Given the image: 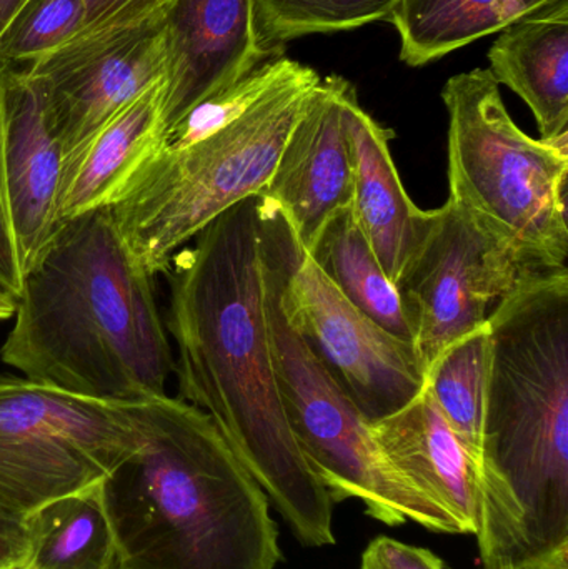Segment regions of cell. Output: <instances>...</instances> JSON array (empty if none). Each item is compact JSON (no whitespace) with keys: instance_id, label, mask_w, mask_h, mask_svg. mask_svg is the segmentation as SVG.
<instances>
[{"instance_id":"6da1fadb","label":"cell","mask_w":568,"mask_h":569,"mask_svg":"<svg viewBox=\"0 0 568 569\" xmlns=\"http://www.w3.org/2000/svg\"><path fill=\"white\" fill-rule=\"evenodd\" d=\"M189 243L166 270L179 398L212 418L300 543L330 547L333 503L297 447L277 385L259 196Z\"/></svg>"},{"instance_id":"7a4b0ae2","label":"cell","mask_w":568,"mask_h":569,"mask_svg":"<svg viewBox=\"0 0 568 569\" xmlns=\"http://www.w3.org/2000/svg\"><path fill=\"white\" fill-rule=\"evenodd\" d=\"M152 279L110 207L60 223L23 272L0 358L23 378L72 393L163 397L176 360Z\"/></svg>"},{"instance_id":"3957f363","label":"cell","mask_w":568,"mask_h":569,"mask_svg":"<svg viewBox=\"0 0 568 569\" xmlns=\"http://www.w3.org/2000/svg\"><path fill=\"white\" fill-rule=\"evenodd\" d=\"M489 328L480 561L568 569V272L504 298Z\"/></svg>"},{"instance_id":"277c9868","label":"cell","mask_w":568,"mask_h":569,"mask_svg":"<svg viewBox=\"0 0 568 569\" xmlns=\"http://www.w3.org/2000/svg\"><path fill=\"white\" fill-rule=\"evenodd\" d=\"M133 408L139 447L100 483L117 569H277L269 498L212 418L169 395Z\"/></svg>"},{"instance_id":"5b68a950","label":"cell","mask_w":568,"mask_h":569,"mask_svg":"<svg viewBox=\"0 0 568 569\" xmlns=\"http://www.w3.org/2000/svg\"><path fill=\"white\" fill-rule=\"evenodd\" d=\"M322 77L287 59L276 82L232 122L183 150L160 149L112 209L130 249L152 276L210 222L266 192L307 97Z\"/></svg>"},{"instance_id":"8992f818","label":"cell","mask_w":568,"mask_h":569,"mask_svg":"<svg viewBox=\"0 0 568 569\" xmlns=\"http://www.w3.org/2000/svg\"><path fill=\"white\" fill-rule=\"evenodd\" d=\"M450 196L477 226L544 272H568V142L519 129L489 69L447 80Z\"/></svg>"},{"instance_id":"52a82bcc","label":"cell","mask_w":568,"mask_h":569,"mask_svg":"<svg viewBox=\"0 0 568 569\" xmlns=\"http://www.w3.org/2000/svg\"><path fill=\"white\" fill-rule=\"evenodd\" d=\"M262 243L277 385L287 423L307 467L333 505L356 498L362 501L370 518L387 527L413 521L434 533L462 535L442 508L390 467L366 418L290 330L280 311L279 279L263 236Z\"/></svg>"},{"instance_id":"ba28073f","label":"cell","mask_w":568,"mask_h":569,"mask_svg":"<svg viewBox=\"0 0 568 569\" xmlns=\"http://www.w3.org/2000/svg\"><path fill=\"white\" fill-rule=\"evenodd\" d=\"M139 440L133 401L0 375V505L22 517L102 483Z\"/></svg>"},{"instance_id":"9c48e42d","label":"cell","mask_w":568,"mask_h":569,"mask_svg":"<svg viewBox=\"0 0 568 569\" xmlns=\"http://www.w3.org/2000/svg\"><path fill=\"white\" fill-rule=\"evenodd\" d=\"M260 229L279 279V305L290 330L319 360L367 423L409 405L426 385L412 345L357 310L297 240L282 210L259 196Z\"/></svg>"},{"instance_id":"30bf717a","label":"cell","mask_w":568,"mask_h":569,"mask_svg":"<svg viewBox=\"0 0 568 569\" xmlns=\"http://www.w3.org/2000/svg\"><path fill=\"white\" fill-rule=\"evenodd\" d=\"M550 276L556 273L524 262L452 200L434 210L429 233L397 283L423 373L454 341L486 327L499 301Z\"/></svg>"},{"instance_id":"8fae6325","label":"cell","mask_w":568,"mask_h":569,"mask_svg":"<svg viewBox=\"0 0 568 569\" xmlns=\"http://www.w3.org/2000/svg\"><path fill=\"white\" fill-rule=\"evenodd\" d=\"M63 162L110 119L166 77L162 9L132 26L70 40L27 63Z\"/></svg>"},{"instance_id":"7c38bea8","label":"cell","mask_w":568,"mask_h":569,"mask_svg":"<svg viewBox=\"0 0 568 569\" xmlns=\"http://www.w3.org/2000/svg\"><path fill=\"white\" fill-rule=\"evenodd\" d=\"M162 22L163 137L197 103L276 57L257 40L252 0H166Z\"/></svg>"},{"instance_id":"4fadbf2b","label":"cell","mask_w":568,"mask_h":569,"mask_svg":"<svg viewBox=\"0 0 568 569\" xmlns=\"http://www.w3.org/2000/svg\"><path fill=\"white\" fill-rule=\"evenodd\" d=\"M350 86L330 76L313 87L263 192L282 210L306 252L329 220L352 206V162L343 127V97Z\"/></svg>"},{"instance_id":"5bb4252c","label":"cell","mask_w":568,"mask_h":569,"mask_svg":"<svg viewBox=\"0 0 568 569\" xmlns=\"http://www.w3.org/2000/svg\"><path fill=\"white\" fill-rule=\"evenodd\" d=\"M0 159L22 273L60 227L63 150L36 83L0 66Z\"/></svg>"},{"instance_id":"9a60e30c","label":"cell","mask_w":568,"mask_h":569,"mask_svg":"<svg viewBox=\"0 0 568 569\" xmlns=\"http://www.w3.org/2000/svg\"><path fill=\"white\" fill-rule=\"evenodd\" d=\"M370 433L390 467L417 491L442 508L462 535L484 523V471L422 391L390 417L370 423Z\"/></svg>"},{"instance_id":"2e32d148","label":"cell","mask_w":568,"mask_h":569,"mask_svg":"<svg viewBox=\"0 0 568 569\" xmlns=\"http://www.w3.org/2000/svg\"><path fill=\"white\" fill-rule=\"evenodd\" d=\"M343 127L352 162L353 216L397 287L429 233L434 210L419 209L403 189L390 152L396 133L360 107L352 86L343 97Z\"/></svg>"},{"instance_id":"e0dca14e","label":"cell","mask_w":568,"mask_h":569,"mask_svg":"<svg viewBox=\"0 0 568 569\" xmlns=\"http://www.w3.org/2000/svg\"><path fill=\"white\" fill-rule=\"evenodd\" d=\"M163 80L110 119L63 162L60 223L112 207L162 147Z\"/></svg>"},{"instance_id":"ac0fdd59","label":"cell","mask_w":568,"mask_h":569,"mask_svg":"<svg viewBox=\"0 0 568 569\" xmlns=\"http://www.w3.org/2000/svg\"><path fill=\"white\" fill-rule=\"evenodd\" d=\"M490 73L536 117L540 139L568 142V0L500 32Z\"/></svg>"},{"instance_id":"d6986e66","label":"cell","mask_w":568,"mask_h":569,"mask_svg":"<svg viewBox=\"0 0 568 569\" xmlns=\"http://www.w3.org/2000/svg\"><path fill=\"white\" fill-rule=\"evenodd\" d=\"M566 0H399L387 17L400 37V59L427 66L476 40Z\"/></svg>"},{"instance_id":"ffe728a7","label":"cell","mask_w":568,"mask_h":569,"mask_svg":"<svg viewBox=\"0 0 568 569\" xmlns=\"http://www.w3.org/2000/svg\"><path fill=\"white\" fill-rule=\"evenodd\" d=\"M307 253L357 310L387 333L412 345V328L407 320L399 288L390 282L370 249L352 206L329 220Z\"/></svg>"},{"instance_id":"44dd1931","label":"cell","mask_w":568,"mask_h":569,"mask_svg":"<svg viewBox=\"0 0 568 569\" xmlns=\"http://www.w3.org/2000/svg\"><path fill=\"white\" fill-rule=\"evenodd\" d=\"M29 550L20 569H116L112 527L100 485L27 515Z\"/></svg>"},{"instance_id":"7402d4cb","label":"cell","mask_w":568,"mask_h":569,"mask_svg":"<svg viewBox=\"0 0 568 569\" xmlns=\"http://www.w3.org/2000/svg\"><path fill=\"white\" fill-rule=\"evenodd\" d=\"M492 338L486 327L447 347L426 373V390L444 420L482 465Z\"/></svg>"},{"instance_id":"603a6c76","label":"cell","mask_w":568,"mask_h":569,"mask_svg":"<svg viewBox=\"0 0 568 569\" xmlns=\"http://www.w3.org/2000/svg\"><path fill=\"white\" fill-rule=\"evenodd\" d=\"M399 0H252L260 47L276 53L282 43L310 33L359 29L386 19Z\"/></svg>"},{"instance_id":"cb8c5ba5","label":"cell","mask_w":568,"mask_h":569,"mask_svg":"<svg viewBox=\"0 0 568 569\" xmlns=\"http://www.w3.org/2000/svg\"><path fill=\"white\" fill-rule=\"evenodd\" d=\"M86 0H27L0 33V66L32 63L79 36Z\"/></svg>"},{"instance_id":"d4e9b609","label":"cell","mask_w":568,"mask_h":569,"mask_svg":"<svg viewBox=\"0 0 568 569\" xmlns=\"http://www.w3.org/2000/svg\"><path fill=\"white\" fill-rule=\"evenodd\" d=\"M286 62L287 57H272L229 89L220 90L197 103L176 127L167 132L160 149H187L242 116L276 82Z\"/></svg>"},{"instance_id":"484cf974","label":"cell","mask_w":568,"mask_h":569,"mask_svg":"<svg viewBox=\"0 0 568 569\" xmlns=\"http://www.w3.org/2000/svg\"><path fill=\"white\" fill-rule=\"evenodd\" d=\"M163 3L166 0H86V20L76 39L142 22Z\"/></svg>"},{"instance_id":"4316f807","label":"cell","mask_w":568,"mask_h":569,"mask_svg":"<svg viewBox=\"0 0 568 569\" xmlns=\"http://www.w3.org/2000/svg\"><path fill=\"white\" fill-rule=\"evenodd\" d=\"M360 569H446L444 561L426 548L390 537H377L362 555Z\"/></svg>"},{"instance_id":"83f0119b","label":"cell","mask_w":568,"mask_h":569,"mask_svg":"<svg viewBox=\"0 0 568 569\" xmlns=\"http://www.w3.org/2000/svg\"><path fill=\"white\" fill-rule=\"evenodd\" d=\"M22 267H20L16 237H13L6 183H3L2 159H0V287L6 288L17 298L22 290Z\"/></svg>"},{"instance_id":"f1b7e54d","label":"cell","mask_w":568,"mask_h":569,"mask_svg":"<svg viewBox=\"0 0 568 569\" xmlns=\"http://www.w3.org/2000/svg\"><path fill=\"white\" fill-rule=\"evenodd\" d=\"M29 550L26 517L0 505V569H20Z\"/></svg>"},{"instance_id":"f546056e","label":"cell","mask_w":568,"mask_h":569,"mask_svg":"<svg viewBox=\"0 0 568 569\" xmlns=\"http://www.w3.org/2000/svg\"><path fill=\"white\" fill-rule=\"evenodd\" d=\"M484 569H559L552 567L549 563H540V561H530V563H514V561L509 560H499V558H494V560L484 561Z\"/></svg>"},{"instance_id":"4dcf8cb0","label":"cell","mask_w":568,"mask_h":569,"mask_svg":"<svg viewBox=\"0 0 568 569\" xmlns=\"http://www.w3.org/2000/svg\"><path fill=\"white\" fill-rule=\"evenodd\" d=\"M26 2L27 0H0V33Z\"/></svg>"},{"instance_id":"1f68e13d","label":"cell","mask_w":568,"mask_h":569,"mask_svg":"<svg viewBox=\"0 0 568 569\" xmlns=\"http://www.w3.org/2000/svg\"><path fill=\"white\" fill-rule=\"evenodd\" d=\"M16 313V297L6 288L0 287V320L12 318Z\"/></svg>"},{"instance_id":"d6a6232c","label":"cell","mask_w":568,"mask_h":569,"mask_svg":"<svg viewBox=\"0 0 568 569\" xmlns=\"http://www.w3.org/2000/svg\"><path fill=\"white\" fill-rule=\"evenodd\" d=\"M117 569V568H116Z\"/></svg>"}]
</instances>
